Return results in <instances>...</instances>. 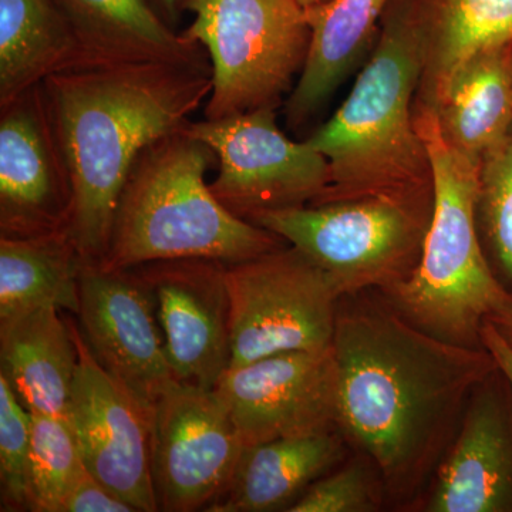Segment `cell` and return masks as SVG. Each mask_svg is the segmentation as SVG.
<instances>
[{
  "label": "cell",
  "instance_id": "obj_13",
  "mask_svg": "<svg viewBox=\"0 0 512 512\" xmlns=\"http://www.w3.org/2000/svg\"><path fill=\"white\" fill-rule=\"evenodd\" d=\"M73 190L43 83L0 106V237L66 232Z\"/></svg>",
  "mask_w": 512,
  "mask_h": 512
},
{
  "label": "cell",
  "instance_id": "obj_17",
  "mask_svg": "<svg viewBox=\"0 0 512 512\" xmlns=\"http://www.w3.org/2000/svg\"><path fill=\"white\" fill-rule=\"evenodd\" d=\"M83 63H173L212 73L207 50L170 28L150 0H55Z\"/></svg>",
  "mask_w": 512,
  "mask_h": 512
},
{
  "label": "cell",
  "instance_id": "obj_34",
  "mask_svg": "<svg viewBox=\"0 0 512 512\" xmlns=\"http://www.w3.org/2000/svg\"><path fill=\"white\" fill-rule=\"evenodd\" d=\"M510 72H511V82H512V46H510Z\"/></svg>",
  "mask_w": 512,
  "mask_h": 512
},
{
  "label": "cell",
  "instance_id": "obj_7",
  "mask_svg": "<svg viewBox=\"0 0 512 512\" xmlns=\"http://www.w3.org/2000/svg\"><path fill=\"white\" fill-rule=\"evenodd\" d=\"M185 36L200 43L212 67L204 117L275 109L301 76L311 28L298 0H191Z\"/></svg>",
  "mask_w": 512,
  "mask_h": 512
},
{
  "label": "cell",
  "instance_id": "obj_29",
  "mask_svg": "<svg viewBox=\"0 0 512 512\" xmlns=\"http://www.w3.org/2000/svg\"><path fill=\"white\" fill-rule=\"evenodd\" d=\"M62 512H136L84 468L64 498Z\"/></svg>",
  "mask_w": 512,
  "mask_h": 512
},
{
  "label": "cell",
  "instance_id": "obj_31",
  "mask_svg": "<svg viewBox=\"0 0 512 512\" xmlns=\"http://www.w3.org/2000/svg\"><path fill=\"white\" fill-rule=\"evenodd\" d=\"M150 2L158 15H160V18L170 28L177 30L184 13H187V6L191 0H150Z\"/></svg>",
  "mask_w": 512,
  "mask_h": 512
},
{
  "label": "cell",
  "instance_id": "obj_28",
  "mask_svg": "<svg viewBox=\"0 0 512 512\" xmlns=\"http://www.w3.org/2000/svg\"><path fill=\"white\" fill-rule=\"evenodd\" d=\"M386 504L382 478L359 453L316 480L289 512H376Z\"/></svg>",
  "mask_w": 512,
  "mask_h": 512
},
{
  "label": "cell",
  "instance_id": "obj_1",
  "mask_svg": "<svg viewBox=\"0 0 512 512\" xmlns=\"http://www.w3.org/2000/svg\"><path fill=\"white\" fill-rule=\"evenodd\" d=\"M332 346L338 429L375 466L389 504L410 511L497 363L417 328L377 291L340 299Z\"/></svg>",
  "mask_w": 512,
  "mask_h": 512
},
{
  "label": "cell",
  "instance_id": "obj_32",
  "mask_svg": "<svg viewBox=\"0 0 512 512\" xmlns=\"http://www.w3.org/2000/svg\"><path fill=\"white\" fill-rule=\"evenodd\" d=\"M487 322L493 323L494 328L512 348V305L497 315L491 316Z\"/></svg>",
  "mask_w": 512,
  "mask_h": 512
},
{
  "label": "cell",
  "instance_id": "obj_11",
  "mask_svg": "<svg viewBox=\"0 0 512 512\" xmlns=\"http://www.w3.org/2000/svg\"><path fill=\"white\" fill-rule=\"evenodd\" d=\"M77 348L69 421L84 466L136 512L158 511L151 476V412L100 366L69 320Z\"/></svg>",
  "mask_w": 512,
  "mask_h": 512
},
{
  "label": "cell",
  "instance_id": "obj_23",
  "mask_svg": "<svg viewBox=\"0 0 512 512\" xmlns=\"http://www.w3.org/2000/svg\"><path fill=\"white\" fill-rule=\"evenodd\" d=\"M77 64L82 52L55 0H0V106Z\"/></svg>",
  "mask_w": 512,
  "mask_h": 512
},
{
  "label": "cell",
  "instance_id": "obj_9",
  "mask_svg": "<svg viewBox=\"0 0 512 512\" xmlns=\"http://www.w3.org/2000/svg\"><path fill=\"white\" fill-rule=\"evenodd\" d=\"M184 130L217 154L218 175L211 191L242 220L315 204L328 188V160L308 140L286 136L276 124L275 109L191 120Z\"/></svg>",
  "mask_w": 512,
  "mask_h": 512
},
{
  "label": "cell",
  "instance_id": "obj_6",
  "mask_svg": "<svg viewBox=\"0 0 512 512\" xmlns=\"http://www.w3.org/2000/svg\"><path fill=\"white\" fill-rule=\"evenodd\" d=\"M434 201L366 197L259 212L274 232L330 276L340 295L386 293L420 264Z\"/></svg>",
  "mask_w": 512,
  "mask_h": 512
},
{
  "label": "cell",
  "instance_id": "obj_12",
  "mask_svg": "<svg viewBox=\"0 0 512 512\" xmlns=\"http://www.w3.org/2000/svg\"><path fill=\"white\" fill-rule=\"evenodd\" d=\"M244 447L338 429L333 346L261 357L231 367L215 386Z\"/></svg>",
  "mask_w": 512,
  "mask_h": 512
},
{
  "label": "cell",
  "instance_id": "obj_21",
  "mask_svg": "<svg viewBox=\"0 0 512 512\" xmlns=\"http://www.w3.org/2000/svg\"><path fill=\"white\" fill-rule=\"evenodd\" d=\"M423 42L416 106L434 109L453 73L471 56L512 46V0H412Z\"/></svg>",
  "mask_w": 512,
  "mask_h": 512
},
{
  "label": "cell",
  "instance_id": "obj_8",
  "mask_svg": "<svg viewBox=\"0 0 512 512\" xmlns=\"http://www.w3.org/2000/svg\"><path fill=\"white\" fill-rule=\"evenodd\" d=\"M231 302V367L332 346L342 295L295 247L225 264Z\"/></svg>",
  "mask_w": 512,
  "mask_h": 512
},
{
  "label": "cell",
  "instance_id": "obj_5",
  "mask_svg": "<svg viewBox=\"0 0 512 512\" xmlns=\"http://www.w3.org/2000/svg\"><path fill=\"white\" fill-rule=\"evenodd\" d=\"M414 121L433 167V215L412 278L382 295L424 332L483 348L484 323L512 305V295L491 269L478 232L480 164L444 140L433 111L414 103Z\"/></svg>",
  "mask_w": 512,
  "mask_h": 512
},
{
  "label": "cell",
  "instance_id": "obj_19",
  "mask_svg": "<svg viewBox=\"0 0 512 512\" xmlns=\"http://www.w3.org/2000/svg\"><path fill=\"white\" fill-rule=\"evenodd\" d=\"M390 0H323L305 9L311 46L298 82L285 103L286 123H311L346 77L375 45Z\"/></svg>",
  "mask_w": 512,
  "mask_h": 512
},
{
  "label": "cell",
  "instance_id": "obj_15",
  "mask_svg": "<svg viewBox=\"0 0 512 512\" xmlns=\"http://www.w3.org/2000/svg\"><path fill=\"white\" fill-rule=\"evenodd\" d=\"M131 271L153 302L178 382L215 389L231 365V302L225 264L173 259Z\"/></svg>",
  "mask_w": 512,
  "mask_h": 512
},
{
  "label": "cell",
  "instance_id": "obj_33",
  "mask_svg": "<svg viewBox=\"0 0 512 512\" xmlns=\"http://www.w3.org/2000/svg\"><path fill=\"white\" fill-rule=\"evenodd\" d=\"M299 3L303 6V8H309V6L316 5L320 0H298Z\"/></svg>",
  "mask_w": 512,
  "mask_h": 512
},
{
  "label": "cell",
  "instance_id": "obj_26",
  "mask_svg": "<svg viewBox=\"0 0 512 512\" xmlns=\"http://www.w3.org/2000/svg\"><path fill=\"white\" fill-rule=\"evenodd\" d=\"M84 468L69 421L32 414L30 511L62 512L64 498Z\"/></svg>",
  "mask_w": 512,
  "mask_h": 512
},
{
  "label": "cell",
  "instance_id": "obj_25",
  "mask_svg": "<svg viewBox=\"0 0 512 512\" xmlns=\"http://www.w3.org/2000/svg\"><path fill=\"white\" fill-rule=\"evenodd\" d=\"M476 215L485 256L512 295V130L481 160Z\"/></svg>",
  "mask_w": 512,
  "mask_h": 512
},
{
  "label": "cell",
  "instance_id": "obj_18",
  "mask_svg": "<svg viewBox=\"0 0 512 512\" xmlns=\"http://www.w3.org/2000/svg\"><path fill=\"white\" fill-rule=\"evenodd\" d=\"M60 313L40 306L0 319V373L30 414L67 420L79 356Z\"/></svg>",
  "mask_w": 512,
  "mask_h": 512
},
{
  "label": "cell",
  "instance_id": "obj_4",
  "mask_svg": "<svg viewBox=\"0 0 512 512\" xmlns=\"http://www.w3.org/2000/svg\"><path fill=\"white\" fill-rule=\"evenodd\" d=\"M214 167V150L184 128L144 148L124 184L100 265L133 269L173 259L235 264L285 247L274 232L221 204L205 181Z\"/></svg>",
  "mask_w": 512,
  "mask_h": 512
},
{
  "label": "cell",
  "instance_id": "obj_2",
  "mask_svg": "<svg viewBox=\"0 0 512 512\" xmlns=\"http://www.w3.org/2000/svg\"><path fill=\"white\" fill-rule=\"evenodd\" d=\"M70 181L66 234L100 264L128 174L144 148L187 126L212 92V73L173 63H83L43 82Z\"/></svg>",
  "mask_w": 512,
  "mask_h": 512
},
{
  "label": "cell",
  "instance_id": "obj_10",
  "mask_svg": "<svg viewBox=\"0 0 512 512\" xmlns=\"http://www.w3.org/2000/svg\"><path fill=\"white\" fill-rule=\"evenodd\" d=\"M244 444L215 389L177 382L151 409L158 511H207L231 483Z\"/></svg>",
  "mask_w": 512,
  "mask_h": 512
},
{
  "label": "cell",
  "instance_id": "obj_22",
  "mask_svg": "<svg viewBox=\"0 0 512 512\" xmlns=\"http://www.w3.org/2000/svg\"><path fill=\"white\" fill-rule=\"evenodd\" d=\"M429 110L444 140L481 164L512 130L510 46L483 50L467 59Z\"/></svg>",
  "mask_w": 512,
  "mask_h": 512
},
{
  "label": "cell",
  "instance_id": "obj_14",
  "mask_svg": "<svg viewBox=\"0 0 512 512\" xmlns=\"http://www.w3.org/2000/svg\"><path fill=\"white\" fill-rule=\"evenodd\" d=\"M77 316L94 359L151 412L178 380L153 302L136 272L84 262Z\"/></svg>",
  "mask_w": 512,
  "mask_h": 512
},
{
  "label": "cell",
  "instance_id": "obj_30",
  "mask_svg": "<svg viewBox=\"0 0 512 512\" xmlns=\"http://www.w3.org/2000/svg\"><path fill=\"white\" fill-rule=\"evenodd\" d=\"M481 345L493 355L498 369L504 373L512 386V348L494 328L493 323H484L481 329Z\"/></svg>",
  "mask_w": 512,
  "mask_h": 512
},
{
  "label": "cell",
  "instance_id": "obj_24",
  "mask_svg": "<svg viewBox=\"0 0 512 512\" xmlns=\"http://www.w3.org/2000/svg\"><path fill=\"white\" fill-rule=\"evenodd\" d=\"M83 265L66 232L0 237V319L40 306L77 315Z\"/></svg>",
  "mask_w": 512,
  "mask_h": 512
},
{
  "label": "cell",
  "instance_id": "obj_20",
  "mask_svg": "<svg viewBox=\"0 0 512 512\" xmlns=\"http://www.w3.org/2000/svg\"><path fill=\"white\" fill-rule=\"evenodd\" d=\"M339 429L244 447L237 470L212 512L289 511L320 477L346 457Z\"/></svg>",
  "mask_w": 512,
  "mask_h": 512
},
{
  "label": "cell",
  "instance_id": "obj_27",
  "mask_svg": "<svg viewBox=\"0 0 512 512\" xmlns=\"http://www.w3.org/2000/svg\"><path fill=\"white\" fill-rule=\"evenodd\" d=\"M32 414L0 373V495L2 511H30Z\"/></svg>",
  "mask_w": 512,
  "mask_h": 512
},
{
  "label": "cell",
  "instance_id": "obj_3",
  "mask_svg": "<svg viewBox=\"0 0 512 512\" xmlns=\"http://www.w3.org/2000/svg\"><path fill=\"white\" fill-rule=\"evenodd\" d=\"M423 42L412 0H390L369 60L342 106L306 138L328 160L315 204L366 197L434 201L433 167L414 121Z\"/></svg>",
  "mask_w": 512,
  "mask_h": 512
},
{
  "label": "cell",
  "instance_id": "obj_16",
  "mask_svg": "<svg viewBox=\"0 0 512 512\" xmlns=\"http://www.w3.org/2000/svg\"><path fill=\"white\" fill-rule=\"evenodd\" d=\"M410 511L512 512V386L498 366L471 393L453 443Z\"/></svg>",
  "mask_w": 512,
  "mask_h": 512
}]
</instances>
